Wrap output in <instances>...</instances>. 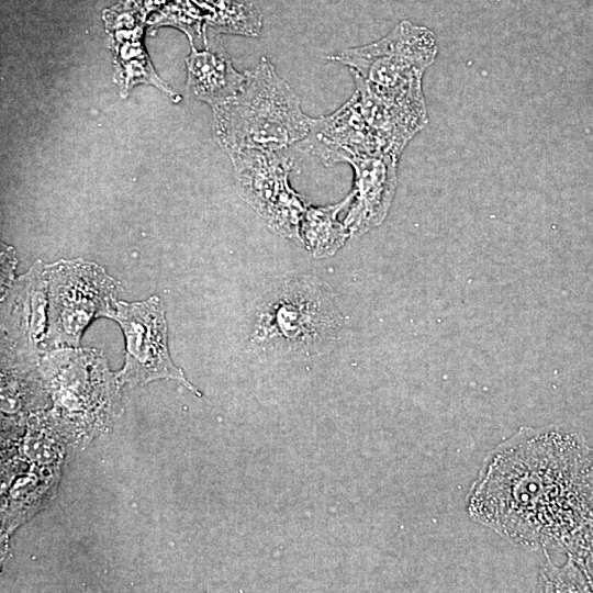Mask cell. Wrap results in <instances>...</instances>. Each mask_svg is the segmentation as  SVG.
Listing matches in <instances>:
<instances>
[{
  "mask_svg": "<svg viewBox=\"0 0 593 593\" xmlns=\"http://www.w3.org/2000/svg\"><path fill=\"white\" fill-rule=\"evenodd\" d=\"M467 512L525 550H561L593 521L591 447L560 426L518 428L486 454Z\"/></svg>",
  "mask_w": 593,
  "mask_h": 593,
  "instance_id": "6da1fadb",
  "label": "cell"
},
{
  "mask_svg": "<svg viewBox=\"0 0 593 593\" xmlns=\"http://www.w3.org/2000/svg\"><path fill=\"white\" fill-rule=\"evenodd\" d=\"M38 363L66 441L85 445L110 428L121 411L122 385L100 351L63 347L43 354Z\"/></svg>",
  "mask_w": 593,
  "mask_h": 593,
  "instance_id": "7a4b0ae2",
  "label": "cell"
},
{
  "mask_svg": "<svg viewBox=\"0 0 593 593\" xmlns=\"http://www.w3.org/2000/svg\"><path fill=\"white\" fill-rule=\"evenodd\" d=\"M245 75L242 90L215 108L216 135L225 149L230 154L244 149L280 152L302 142L310 131V116L273 65L261 57Z\"/></svg>",
  "mask_w": 593,
  "mask_h": 593,
  "instance_id": "3957f363",
  "label": "cell"
},
{
  "mask_svg": "<svg viewBox=\"0 0 593 593\" xmlns=\"http://www.w3.org/2000/svg\"><path fill=\"white\" fill-rule=\"evenodd\" d=\"M437 52L429 29L402 21L379 41L328 58L346 66L355 82L384 102L427 115L422 79Z\"/></svg>",
  "mask_w": 593,
  "mask_h": 593,
  "instance_id": "277c9868",
  "label": "cell"
},
{
  "mask_svg": "<svg viewBox=\"0 0 593 593\" xmlns=\"http://www.w3.org/2000/svg\"><path fill=\"white\" fill-rule=\"evenodd\" d=\"M344 317L332 289L312 276L291 278L261 304L253 340L280 353L312 355L340 335Z\"/></svg>",
  "mask_w": 593,
  "mask_h": 593,
  "instance_id": "5b68a950",
  "label": "cell"
},
{
  "mask_svg": "<svg viewBox=\"0 0 593 593\" xmlns=\"http://www.w3.org/2000/svg\"><path fill=\"white\" fill-rule=\"evenodd\" d=\"M65 438L51 412L32 416L2 467V542L54 495L60 478Z\"/></svg>",
  "mask_w": 593,
  "mask_h": 593,
  "instance_id": "8992f818",
  "label": "cell"
},
{
  "mask_svg": "<svg viewBox=\"0 0 593 593\" xmlns=\"http://www.w3.org/2000/svg\"><path fill=\"white\" fill-rule=\"evenodd\" d=\"M47 279V333L45 353L79 347L85 329L116 309L121 284L93 261L81 258L45 265Z\"/></svg>",
  "mask_w": 593,
  "mask_h": 593,
  "instance_id": "52a82bcc",
  "label": "cell"
},
{
  "mask_svg": "<svg viewBox=\"0 0 593 593\" xmlns=\"http://www.w3.org/2000/svg\"><path fill=\"white\" fill-rule=\"evenodd\" d=\"M240 197L277 234L301 242L309 201L289 183L293 163L280 152L244 149L230 154Z\"/></svg>",
  "mask_w": 593,
  "mask_h": 593,
  "instance_id": "ba28073f",
  "label": "cell"
},
{
  "mask_svg": "<svg viewBox=\"0 0 593 593\" xmlns=\"http://www.w3.org/2000/svg\"><path fill=\"white\" fill-rule=\"evenodd\" d=\"M110 318L118 322L125 338L124 365L115 373L121 385L136 387L166 379L201 396L172 361L165 309L157 295L137 302L118 301Z\"/></svg>",
  "mask_w": 593,
  "mask_h": 593,
  "instance_id": "9c48e42d",
  "label": "cell"
},
{
  "mask_svg": "<svg viewBox=\"0 0 593 593\" xmlns=\"http://www.w3.org/2000/svg\"><path fill=\"white\" fill-rule=\"evenodd\" d=\"M2 350L41 358L47 333V279L37 260L2 294Z\"/></svg>",
  "mask_w": 593,
  "mask_h": 593,
  "instance_id": "30bf717a",
  "label": "cell"
},
{
  "mask_svg": "<svg viewBox=\"0 0 593 593\" xmlns=\"http://www.w3.org/2000/svg\"><path fill=\"white\" fill-rule=\"evenodd\" d=\"M398 160L387 154H359L346 159L354 170L353 200L344 220L350 235L360 236L384 221L398 184Z\"/></svg>",
  "mask_w": 593,
  "mask_h": 593,
  "instance_id": "8fae6325",
  "label": "cell"
},
{
  "mask_svg": "<svg viewBox=\"0 0 593 593\" xmlns=\"http://www.w3.org/2000/svg\"><path fill=\"white\" fill-rule=\"evenodd\" d=\"M298 146L317 156L326 166L345 163L359 154H384L361 113L355 92L332 114L310 118L309 134Z\"/></svg>",
  "mask_w": 593,
  "mask_h": 593,
  "instance_id": "7c38bea8",
  "label": "cell"
},
{
  "mask_svg": "<svg viewBox=\"0 0 593 593\" xmlns=\"http://www.w3.org/2000/svg\"><path fill=\"white\" fill-rule=\"evenodd\" d=\"M191 92L214 108L233 99L243 88L246 75L237 72L223 52H193L188 60Z\"/></svg>",
  "mask_w": 593,
  "mask_h": 593,
  "instance_id": "4fadbf2b",
  "label": "cell"
},
{
  "mask_svg": "<svg viewBox=\"0 0 593 593\" xmlns=\"http://www.w3.org/2000/svg\"><path fill=\"white\" fill-rule=\"evenodd\" d=\"M351 200L353 192L335 204L307 208L301 222L300 236L313 257L333 256L344 246L350 233L337 215L349 206Z\"/></svg>",
  "mask_w": 593,
  "mask_h": 593,
  "instance_id": "5bb4252c",
  "label": "cell"
},
{
  "mask_svg": "<svg viewBox=\"0 0 593 593\" xmlns=\"http://www.w3.org/2000/svg\"><path fill=\"white\" fill-rule=\"evenodd\" d=\"M537 588L540 592H591L583 573L570 558L564 564L556 566L548 555L539 571Z\"/></svg>",
  "mask_w": 593,
  "mask_h": 593,
  "instance_id": "9a60e30c",
  "label": "cell"
},
{
  "mask_svg": "<svg viewBox=\"0 0 593 593\" xmlns=\"http://www.w3.org/2000/svg\"><path fill=\"white\" fill-rule=\"evenodd\" d=\"M561 551L577 564L593 592V521L578 530Z\"/></svg>",
  "mask_w": 593,
  "mask_h": 593,
  "instance_id": "2e32d148",
  "label": "cell"
},
{
  "mask_svg": "<svg viewBox=\"0 0 593 593\" xmlns=\"http://www.w3.org/2000/svg\"><path fill=\"white\" fill-rule=\"evenodd\" d=\"M16 259L12 247L4 244L1 245V294L14 281V268Z\"/></svg>",
  "mask_w": 593,
  "mask_h": 593,
  "instance_id": "e0dca14e",
  "label": "cell"
},
{
  "mask_svg": "<svg viewBox=\"0 0 593 593\" xmlns=\"http://www.w3.org/2000/svg\"><path fill=\"white\" fill-rule=\"evenodd\" d=\"M591 455H592V459H593V447H591Z\"/></svg>",
  "mask_w": 593,
  "mask_h": 593,
  "instance_id": "ac0fdd59",
  "label": "cell"
}]
</instances>
